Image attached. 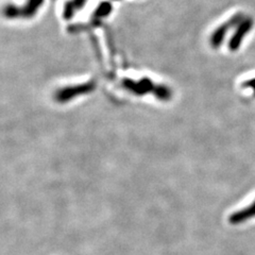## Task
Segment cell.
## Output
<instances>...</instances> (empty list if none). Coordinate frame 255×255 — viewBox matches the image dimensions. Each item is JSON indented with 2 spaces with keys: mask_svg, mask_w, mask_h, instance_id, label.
Here are the masks:
<instances>
[{
  "mask_svg": "<svg viewBox=\"0 0 255 255\" xmlns=\"http://www.w3.org/2000/svg\"><path fill=\"white\" fill-rule=\"evenodd\" d=\"M95 89V83L90 82V83H85L81 84L78 86H73V87H65L61 91H58L57 94H55V100L58 102L64 103L68 100L74 99L75 97H78L80 95H84L92 92Z\"/></svg>",
  "mask_w": 255,
  "mask_h": 255,
  "instance_id": "obj_1",
  "label": "cell"
},
{
  "mask_svg": "<svg viewBox=\"0 0 255 255\" xmlns=\"http://www.w3.org/2000/svg\"><path fill=\"white\" fill-rule=\"evenodd\" d=\"M254 217H255V201L252 202L250 206L246 207V209H243L231 215L229 217V221L230 223H232V225H239V223H243L246 220H249Z\"/></svg>",
  "mask_w": 255,
  "mask_h": 255,
  "instance_id": "obj_2",
  "label": "cell"
},
{
  "mask_svg": "<svg viewBox=\"0 0 255 255\" xmlns=\"http://www.w3.org/2000/svg\"><path fill=\"white\" fill-rule=\"evenodd\" d=\"M126 87H127V89H129L130 91L138 94V95L147 93L151 89H152L151 83H149V81H147V80H145V81L138 82V83H134L132 81H126Z\"/></svg>",
  "mask_w": 255,
  "mask_h": 255,
  "instance_id": "obj_3",
  "label": "cell"
},
{
  "mask_svg": "<svg viewBox=\"0 0 255 255\" xmlns=\"http://www.w3.org/2000/svg\"><path fill=\"white\" fill-rule=\"evenodd\" d=\"M251 26H252L251 20H248V21L244 22L243 25H242V31H243L242 33H245V32H248L249 29L251 28ZM243 36H244V34H236V35L233 37L232 42H231V48H232V49H236V48L239 46V44H241L239 42L242 41Z\"/></svg>",
  "mask_w": 255,
  "mask_h": 255,
  "instance_id": "obj_4",
  "label": "cell"
},
{
  "mask_svg": "<svg viewBox=\"0 0 255 255\" xmlns=\"http://www.w3.org/2000/svg\"><path fill=\"white\" fill-rule=\"evenodd\" d=\"M245 86L251 87V89L254 90V94H255V79H252V80H250V81H248V82H245Z\"/></svg>",
  "mask_w": 255,
  "mask_h": 255,
  "instance_id": "obj_5",
  "label": "cell"
}]
</instances>
